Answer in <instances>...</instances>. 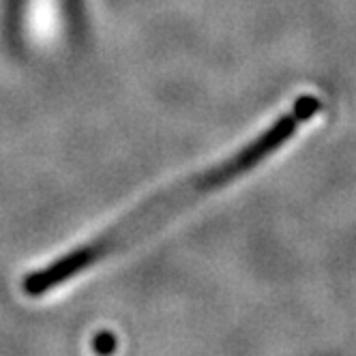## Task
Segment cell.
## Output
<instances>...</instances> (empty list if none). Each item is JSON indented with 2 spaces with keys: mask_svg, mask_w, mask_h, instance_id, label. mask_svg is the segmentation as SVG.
<instances>
[{
  "mask_svg": "<svg viewBox=\"0 0 356 356\" xmlns=\"http://www.w3.org/2000/svg\"><path fill=\"white\" fill-rule=\"evenodd\" d=\"M320 110H322V101L318 97L302 95L288 114H284L279 120H275L260 138H256L245 148H241L234 157L211 168L204 174L191 178V181L185 183L183 187L172 189V191L163 193L161 197L152 200L148 207L136 211L124 221L116 223L114 227H110L108 232H104L92 243L78 247L75 251L67 253V256L58 258L52 264H47L41 270L31 273L22 284L24 292H26L29 296H43L45 292L54 290L58 284L67 282V279L75 277L84 268L92 266L95 262L112 256L114 251H118L127 245H131L136 238H140L142 234L152 230V227H157L165 217H170L181 209H185L187 204H191L195 197L211 193L215 189H221L227 183H232L234 178L247 174L249 170L260 165L266 157H270L279 146H284L294 136V131L298 129L300 122L309 120Z\"/></svg>",
  "mask_w": 356,
  "mask_h": 356,
  "instance_id": "obj_1",
  "label": "cell"
},
{
  "mask_svg": "<svg viewBox=\"0 0 356 356\" xmlns=\"http://www.w3.org/2000/svg\"><path fill=\"white\" fill-rule=\"evenodd\" d=\"M92 348H95V352H112L114 348H116V339H114V335L112 333H99L97 335V339H95V343H92Z\"/></svg>",
  "mask_w": 356,
  "mask_h": 356,
  "instance_id": "obj_3",
  "label": "cell"
},
{
  "mask_svg": "<svg viewBox=\"0 0 356 356\" xmlns=\"http://www.w3.org/2000/svg\"><path fill=\"white\" fill-rule=\"evenodd\" d=\"M22 11H24V0H7V24L11 37H15L22 24Z\"/></svg>",
  "mask_w": 356,
  "mask_h": 356,
  "instance_id": "obj_2",
  "label": "cell"
},
{
  "mask_svg": "<svg viewBox=\"0 0 356 356\" xmlns=\"http://www.w3.org/2000/svg\"><path fill=\"white\" fill-rule=\"evenodd\" d=\"M78 3L80 0H69V9H73V15H78Z\"/></svg>",
  "mask_w": 356,
  "mask_h": 356,
  "instance_id": "obj_4",
  "label": "cell"
}]
</instances>
